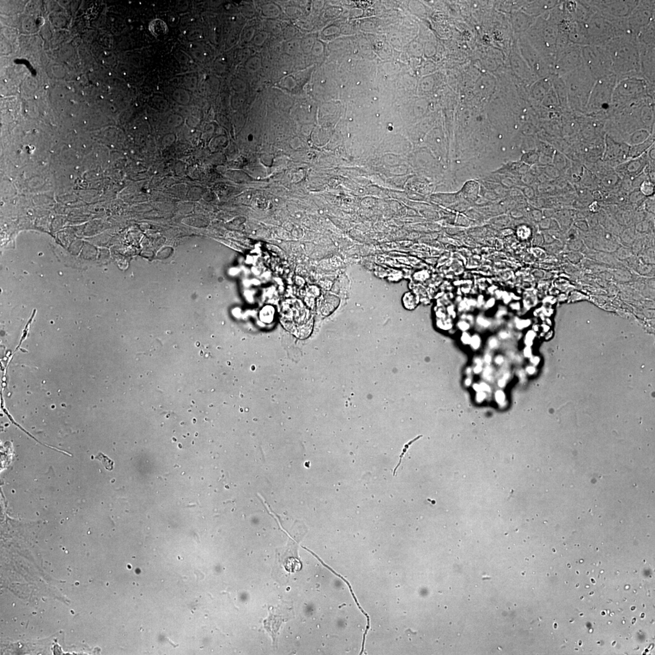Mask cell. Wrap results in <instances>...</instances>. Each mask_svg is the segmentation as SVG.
Returning a JSON list of instances; mask_svg holds the SVG:
<instances>
[{
	"label": "cell",
	"instance_id": "6da1fadb",
	"mask_svg": "<svg viewBox=\"0 0 655 655\" xmlns=\"http://www.w3.org/2000/svg\"><path fill=\"white\" fill-rule=\"evenodd\" d=\"M561 17L559 4L552 11L537 17L532 27L524 35L552 70L556 56L558 22Z\"/></svg>",
	"mask_w": 655,
	"mask_h": 655
},
{
	"label": "cell",
	"instance_id": "7a4b0ae2",
	"mask_svg": "<svg viewBox=\"0 0 655 655\" xmlns=\"http://www.w3.org/2000/svg\"><path fill=\"white\" fill-rule=\"evenodd\" d=\"M604 47L610 55L618 81L628 77H642L640 52L635 36L615 38Z\"/></svg>",
	"mask_w": 655,
	"mask_h": 655
},
{
	"label": "cell",
	"instance_id": "3957f363",
	"mask_svg": "<svg viewBox=\"0 0 655 655\" xmlns=\"http://www.w3.org/2000/svg\"><path fill=\"white\" fill-rule=\"evenodd\" d=\"M562 77L568 91L569 108L585 112L596 80L584 64Z\"/></svg>",
	"mask_w": 655,
	"mask_h": 655
},
{
	"label": "cell",
	"instance_id": "277c9868",
	"mask_svg": "<svg viewBox=\"0 0 655 655\" xmlns=\"http://www.w3.org/2000/svg\"><path fill=\"white\" fill-rule=\"evenodd\" d=\"M648 97L654 99V87L648 85L642 77L626 78L618 81L615 87L611 110L619 111Z\"/></svg>",
	"mask_w": 655,
	"mask_h": 655
},
{
	"label": "cell",
	"instance_id": "5b68a950",
	"mask_svg": "<svg viewBox=\"0 0 655 655\" xmlns=\"http://www.w3.org/2000/svg\"><path fill=\"white\" fill-rule=\"evenodd\" d=\"M618 83L615 75L596 81L586 106L589 114H605L612 109L613 94Z\"/></svg>",
	"mask_w": 655,
	"mask_h": 655
},
{
	"label": "cell",
	"instance_id": "8992f818",
	"mask_svg": "<svg viewBox=\"0 0 655 655\" xmlns=\"http://www.w3.org/2000/svg\"><path fill=\"white\" fill-rule=\"evenodd\" d=\"M581 49L584 65L596 80L615 74L610 55L604 47L588 45Z\"/></svg>",
	"mask_w": 655,
	"mask_h": 655
},
{
	"label": "cell",
	"instance_id": "52a82bcc",
	"mask_svg": "<svg viewBox=\"0 0 655 655\" xmlns=\"http://www.w3.org/2000/svg\"><path fill=\"white\" fill-rule=\"evenodd\" d=\"M584 64L582 49L579 46L570 44L557 52L553 68V74L560 77L571 73Z\"/></svg>",
	"mask_w": 655,
	"mask_h": 655
},
{
	"label": "cell",
	"instance_id": "ba28073f",
	"mask_svg": "<svg viewBox=\"0 0 655 655\" xmlns=\"http://www.w3.org/2000/svg\"><path fill=\"white\" fill-rule=\"evenodd\" d=\"M518 49L521 56L537 79L549 77L553 74L552 68L534 50L524 35L521 36Z\"/></svg>",
	"mask_w": 655,
	"mask_h": 655
},
{
	"label": "cell",
	"instance_id": "9c48e42d",
	"mask_svg": "<svg viewBox=\"0 0 655 655\" xmlns=\"http://www.w3.org/2000/svg\"><path fill=\"white\" fill-rule=\"evenodd\" d=\"M639 2L635 0L618 1H589L599 14L609 19L627 18L637 7Z\"/></svg>",
	"mask_w": 655,
	"mask_h": 655
},
{
	"label": "cell",
	"instance_id": "30bf717a",
	"mask_svg": "<svg viewBox=\"0 0 655 655\" xmlns=\"http://www.w3.org/2000/svg\"><path fill=\"white\" fill-rule=\"evenodd\" d=\"M654 1H640L627 18L629 29L636 37L638 32L655 21Z\"/></svg>",
	"mask_w": 655,
	"mask_h": 655
},
{
	"label": "cell",
	"instance_id": "8fae6325",
	"mask_svg": "<svg viewBox=\"0 0 655 655\" xmlns=\"http://www.w3.org/2000/svg\"><path fill=\"white\" fill-rule=\"evenodd\" d=\"M638 44V43H637ZM641 60V74L648 85L654 87V47H646L638 44Z\"/></svg>",
	"mask_w": 655,
	"mask_h": 655
},
{
	"label": "cell",
	"instance_id": "7c38bea8",
	"mask_svg": "<svg viewBox=\"0 0 655 655\" xmlns=\"http://www.w3.org/2000/svg\"><path fill=\"white\" fill-rule=\"evenodd\" d=\"M513 67L517 76L526 83H533L537 78L531 71L526 62L523 59L520 53L519 49L516 48V52L512 55Z\"/></svg>",
	"mask_w": 655,
	"mask_h": 655
},
{
	"label": "cell",
	"instance_id": "4fadbf2b",
	"mask_svg": "<svg viewBox=\"0 0 655 655\" xmlns=\"http://www.w3.org/2000/svg\"><path fill=\"white\" fill-rule=\"evenodd\" d=\"M561 1H537L527 2L522 11L534 17L547 14L558 6Z\"/></svg>",
	"mask_w": 655,
	"mask_h": 655
},
{
	"label": "cell",
	"instance_id": "5bb4252c",
	"mask_svg": "<svg viewBox=\"0 0 655 655\" xmlns=\"http://www.w3.org/2000/svg\"><path fill=\"white\" fill-rule=\"evenodd\" d=\"M536 17H533L526 12L516 11L512 15V22L514 32L521 36L524 35L532 27L536 20Z\"/></svg>",
	"mask_w": 655,
	"mask_h": 655
},
{
	"label": "cell",
	"instance_id": "9a60e30c",
	"mask_svg": "<svg viewBox=\"0 0 655 655\" xmlns=\"http://www.w3.org/2000/svg\"><path fill=\"white\" fill-rule=\"evenodd\" d=\"M549 77L552 81L553 89L558 97L560 108H569L568 91L563 78L555 74L551 75Z\"/></svg>",
	"mask_w": 655,
	"mask_h": 655
},
{
	"label": "cell",
	"instance_id": "2e32d148",
	"mask_svg": "<svg viewBox=\"0 0 655 655\" xmlns=\"http://www.w3.org/2000/svg\"><path fill=\"white\" fill-rule=\"evenodd\" d=\"M646 166V159L643 157V155L640 157L630 159L625 164L619 166L618 169L619 172L624 171L629 177H635L643 172Z\"/></svg>",
	"mask_w": 655,
	"mask_h": 655
},
{
	"label": "cell",
	"instance_id": "e0dca14e",
	"mask_svg": "<svg viewBox=\"0 0 655 655\" xmlns=\"http://www.w3.org/2000/svg\"><path fill=\"white\" fill-rule=\"evenodd\" d=\"M552 87V81L550 77L537 79L533 83L530 89L531 96L534 99L542 102L544 98L547 95Z\"/></svg>",
	"mask_w": 655,
	"mask_h": 655
},
{
	"label": "cell",
	"instance_id": "ac0fdd59",
	"mask_svg": "<svg viewBox=\"0 0 655 655\" xmlns=\"http://www.w3.org/2000/svg\"><path fill=\"white\" fill-rule=\"evenodd\" d=\"M655 21L641 29L638 32L636 39L638 45L643 47H654L655 43Z\"/></svg>",
	"mask_w": 655,
	"mask_h": 655
},
{
	"label": "cell",
	"instance_id": "d6986e66",
	"mask_svg": "<svg viewBox=\"0 0 655 655\" xmlns=\"http://www.w3.org/2000/svg\"><path fill=\"white\" fill-rule=\"evenodd\" d=\"M622 144L616 142L611 136L605 137V150L604 159L606 161H614L615 159H621L622 155Z\"/></svg>",
	"mask_w": 655,
	"mask_h": 655
},
{
	"label": "cell",
	"instance_id": "ffe728a7",
	"mask_svg": "<svg viewBox=\"0 0 655 655\" xmlns=\"http://www.w3.org/2000/svg\"><path fill=\"white\" fill-rule=\"evenodd\" d=\"M654 144V137L653 138L652 135H651L646 142L641 143V144L630 146L628 150V158L634 159L641 157Z\"/></svg>",
	"mask_w": 655,
	"mask_h": 655
},
{
	"label": "cell",
	"instance_id": "44dd1931",
	"mask_svg": "<svg viewBox=\"0 0 655 655\" xmlns=\"http://www.w3.org/2000/svg\"><path fill=\"white\" fill-rule=\"evenodd\" d=\"M651 135V132L646 128H641L631 133L629 136L628 142L630 146L641 144L646 142Z\"/></svg>",
	"mask_w": 655,
	"mask_h": 655
},
{
	"label": "cell",
	"instance_id": "7402d4cb",
	"mask_svg": "<svg viewBox=\"0 0 655 655\" xmlns=\"http://www.w3.org/2000/svg\"><path fill=\"white\" fill-rule=\"evenodd\" d=\"M480 185L478 182L470 181L464 185L462 191L465 198L468 200H476L478 198Z\"/></svg>",
	"mask_w": 655,
	"mask_h": 655
},
{
	"label": "cell",
	"instance_id": "603a6c76",
	"mask_svg": "<svg viewBox=\"0 0 655 655\" xmlns=\"http://www.w3.org/2000/svg\"><path fill=\"white\" fill-rule=\"evenodd\" d=\"M552 165L560 172L569 167L570 161L564 154L559 151H555L553 157Z\"/></svg>",
	"mask_w": 655,
	"mask_h": 655
},
{
	"label": "cell",
	"instance_id": "cb8c5ba5",
	"mask_svg": "<svg viewBox=\"0 0 655 655\" xmlns=\"http://www.w3.org/2000/svg\"><path fill=\"white\" fill-rule=\"evenodd\" d=\"M544 106L552 109H560L559 100L553 86L542 101Z\"/></svg>",
	"mask_w": 655,
	"mask_h": 655
},
{
	"label": "cell",
	"instance_id": "d4e9b609",
	"mask_svg": "<svg viewBox=\"0 0 655 655\" xmlns=\"http://www.w3.org/2000/svg\"><path fill=\"white\" fill-rule=\"evenodd\" d=\"M654 184L649 180H646L641 184L640 191L646 197L654 196Z\"/></svg>",
	"mask_w": 655,
	"mask_h": 655
},
{
	"label": "cell",
	"instance_id": "484cf974",
	"mask_svg": "<svg viewBox=\"0 0 655 655\" xmlns=\"http://www.w3.org/2000/svg\"><path fill=\"white\" fill-rule=\"evenodd\" d=\"M619 176L617 174L612 173L605 176L602 180V185L604 187L611 188L615 187L620 180Z\"/></svg>",
	"mask_w": 655,
	"mask_h": 655
},
{
	"label": "cell",
	"instance_id": "4316f807",
	"mask_svg": "<svg viewBox=\"0 0 655 655\" xmlns=\"http://www.w3.org/2000/svg\"><path fill=\"white\" fill-rule=\"evenodd\" d=\"M539 161V155L536 152H527L522 157V161L526 163L527 165H534Z\"/></svg>",
	"mask_w": 655,
	"mask_h": 655
},
{
	"label": "cell",
	"instance_id": "83f0119b",
	"mask_svg": "<svg viewBox=\"0 0 655 655\" xmlns=\"http://www.w3.org/2000/svg\"><path fill=\"white\" fill-rule=\"evenodd\" d=\"M646 180H648L647 175L643 172L634 177L633 180H631V187L634 188H640L641 184Z\"/></svg>",
	"mask_w": 655,
	"mask_h": 655
},
{
	"label": "cell",
	"instance_id": "f1b7e54d",
	"mask_svg": "<svg viewBox=\"0 0 655 655\" xmlns=\"http://www.w3.org/2000/svg\"><path fill=\"white\" fill-rule=\"evenodd\" d=\"M546 174L550 178H557L560 177V172L553 165H549L546 168Z\"/></svg>",
	"mask_w": 655,
	"mask_h": 655
},
{
	"label": "cell",
	"instance_id": "f546056e",
	"mask_svg": "<svg viewBox=\"0 0 655 655\" xmlns=\"http://www.w3.org/2000/svg\"><path fill=\"white\" fill-rule=\"evenodd\" d=\"M644 195L641 193L640 190H635L631 192L629 196L631 203H638V202L643 200L645 198Z\"/></svg>",
	"mask_w": 655,
	"mask_h": 655
},
{
	"label": "cell",
	"instance_id": "4dcf8cb0",
	"mask_svg": "<svg viewBox=\"0 0 655 655\" xmlns=\"http://www.w3.org/2000/svg\"><path fill=\"white\" fill-rule=\"evenodd\" d=\"M528 229H529V228H527V227H520L519 229H518V234H519V235L521 237H527V236H529L530 234V231H527L526 233H525V231H527Z\"/></svg>",
	"mask_w": 655,
	"mask_h": 655
},
{
	"label": "cell",
	"instance_id": "1f68e13d",
	"mask_svg": "<svg viewBox=\"0 0 655 655\" xmlns=\"http://www.w3.org/2000/svg\"><path fill=\"white\" fill-rule=\"evenodd\" d=\"M593 197L596 200H601L603 198L602 192L600 191H595L593 192Z\"/></svg>",
	"mask_w": 655,
	"mask_h": 655
},
{
	"label": "cell",
	"instance_id": "d6a6232c",
	"mask_svg": "<svg viewBox=\"0 0 655 655\" xmlns=\"http://www.w3.org/2000/svg\"><path fill=\"white\" fill-rule=\"evenodd\" d=\"M524 192L525 194H526L527 197H529V198L533 197L534 193V191L532 188H526Z\"/></svg>",
	"mask_w": 655,
	"mask_h": 655
},
{
	"label": "cell",
	"instance_id": "836d02e7",
	"mask_svg": "<svg viewBox=\"0 0 655 655\" xmlns=\"http://www.w3.org/2000/svg\"><path fill=\"white\" fill-rule=\"evenodd\" d=\"M589 208L590 210L592 212L597 211L599 210V205L597 203V201L593 202V203L590 205Z\"/></svg>",
	"mask_w": 655,
	"mask_h": 655
},
{
	"label": "cell",
	"instance_id": "e575fe53",
	"mask_svg": "<svg viewBox=\"0 0 655 655\" xmlns=\"http://www.w3.org/2000/svg\"><path fill=\"white\" fill-rule=\"evenodd\" d=\"M648 154H648V156H649V157H650L651 160H653V161H654V159H655V157H654V155H655V154H655V152H654V145H652V146H651V147L650 148V149L649 150V151H648Z\"/></svg>",
	"mask_w": 655,
	"mask_h": 655
},
{
	"label": "cell",
	"instance_id": "d590c367",
	"mask_svg": "<svg viewBox=\"0 0 655 655\" xmlns=\"http://www.w3.org/2000/svg\"><path fill=\"white\" fill-rule=\"evenodd\" d=\"M496 399L499 402H503L504 400V394L503 392H498L496 393Z\"/></svg>",
	"mask_w": 655,
	"mask_h": 655
},
{
	"label": "cell",
	"instance_id": "8d00e7d4",
	"mask_svg": "<svg viewBox=\"0 0 655 655\" xmlns=\"http://www.w3.org/2000/svg\"><path fill=\"white\" fill-rule=\"evenodd\" d=\"M503 360V358L499 357L496 358V362L498 364H501Z\"/></svg>",
	"mask_w": 655,
	"mask_h": 655
},
{
	"label": "cell",
	"instance_id": "74e56055",
	"mask_svg": "<svg viewBox=\"0 0 655 655\" xmlns=\"http://www.w3.org/2000/svg\"><path fill=\"white\" fill-rule=\"evenodd\" d=\"M485 360H486V362H487V363H489V362L490 361V356H487V357H486V359H485Z\"/></svg>",
	"mask_w": 655,
	"mask_h": 655
}]
</instances>
